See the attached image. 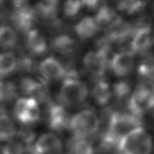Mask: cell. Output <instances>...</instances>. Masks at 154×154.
<instances>
[{"instance_id":"1","label":"cell","mask_w":154,"mask_h":154,"mask_svg":"<svg viewBox=\"0 0 154 154\" xmlns=\"http://www.w3.org/2000/svg\"><path fill=\"white\" fill-rule=\"evenodd\" d=\"M141 126V118L131 113L111 111L107 128L102 137L100 147L104 149L117 148L122 138Z\"/></svg>"},{"instance_id":"2","label":"cell","mask_w":154,"mask_h":154,"mask_svg":"<svg viewBox=\"0 0 154 154\" xmlns=\"http://www.w3.org/2000/svg\"><path fill=\"white\" fill-rule=\"evenodd\" d=\"M152 147L151 135L141 126L122 138L117 149L119 154H150Z\"/></svg>"},{"instance_id":"3","label":"cell","mask_w":154,"mask_h":154,"mask_svg":"<svg viewBox=\"0 0 154 154\" xmlns=\"http://www.w3.org/2000/svg\"><path fill=\"white\" fill-rule=\"evenodd\" d=\"M88 96V89L84 82L79 79H63L59 92L58 100L64 107H77L86 101Z\"/></svg>"},{"instance_id":"4","label":"cell","mask_w":154,"mask_h":154,"mask_svg":"<svg viewBox=\"0 0 154 154\" xmlns=\"http://www.w3.org/2000/svg\"><path fill=\"white\" fill-rule=\"evenodd\" d=\"M100 124L97 113L93 110L85 109L71 117L69 129L74 137L87 139L97 133Z\"/></svg>"},{"instance_id":"5","label":"cell","mask_w":154,"mask_h":154,"mask_svg":"<svg viewBox=\"0 0 154 154\" xmlns=\"http://www.w3.org/2000/svg\"><path fill=\"white\" fill-rule=\"evenodd\" d=\"M130 113L141 118L154 108V84L143 83L139 84L130 96L128 100Z\"/></svg>"},{"instance_id":"6","label":"cell","mask_w":154,"mask_h":154,"mask_svg":"<svg viewBox=\"0 0 154 154\" xmlns=\"http://www.w3.org/2000/svg\"><path fill=\"white\" fill-rule=\"evenodd\" d=\"M14 116L18 122L30 125L39 121L41 110L38 101L31 97H23L15 103Z\"/></svg>"},{"instance_id":"7","label":"cell","mask_w":154,"mask_h":154,"mask_svg":"<svg viewBox=\"0 0 154 154\" xmlns=\"http://www.w3.org/2000/svg\"><path fill=\"white\" fill-rule=\"evenodd\" d=\"M109 55L98 51L91 50L87 52L83 59V67L88 73L97 79L103 78L109 66Z\"/></svg>"},{"instance_id":"8","label":"cell","mask_w":154,"mask_h":154,"mask_svg":"<svg viewBox=\"0 0 154 154\" xmlns=\"http://www.w3.org/2000/svg\"><path fill=\"white\" fill-rule=\"evenodd\" d=\"M70 119L69 113L64 106L52 102L47 104L46 122L52 131L62 132L69 129Z\"/></svg>"},{"instance_id":"9","label":"cell","mask_w":154,"mask_h":154,"mask_svg":"<svg viewBox=\"0 0 154 154\" xmlns=\"http://www.w3.org/2000/svg\"><path fill=\"white\" fill-rule=\"evenodd\" d=\"M20 89L24 94L33 98L38 103L48 104L50 102L47 83L42 79L37 80L31 78H23L20 81Z\"/></svg>"},{"instance_id":"10","label":"cell","mask_w":154,"mask_h":154,"mask_svg":"<svg viewBox=\"0 0 154 154\" xmlns=\"http://www.w3.org/2000/svg\"><path fill=\"white\" fill-rule=\"evenodd\" d=\"M63 145L57 135L45 133L41 135L28 149L29 154H63Z\"/></svg>"},{"instance_id":"11","label":"cell","mask_w":154,"mask_h":154,"mask_svg":"<svg viewBox=\"0 0 154 154\" xmlns=\"http://www.w3.org/2000/svg\"><path fill=\"white\" fill-rule=\"evenodd\" d=\"M38 69L41 79L46 83L60 80L64 79L65 75L64 64L53 57L44 58L39 64Z\"/></svg>"},{"instance_id":"12","label":"cell","mask_w":154,"mask_h":154,"mask_svg":"<svg viewBox=\"0 0 154 154\" xmlns=\"http://www.w3.org/2000/svg\"><path fill=\"white\" fill-rule=\"evenodd\" d=\"M130 43V49L133 54H144L152 46V35L150 25L134 29Z\"/></svg>"},{"instance_id":"13","label":"cell","mask_w":154,"mask_h":154,"mask_svg":"<svg viewBox=\"0 0 154 154\" xmlns=\"http://www.w3.org/2000/svg\"><path fill=\"white\" fill-rule=\"evenodd\" d=\"M134 33V26L126 20L119 18L106 28L105 37L112 43H123Z\"/></svg>"},{"instance_id":"14","label":"cell","mask_w":154,"mask_h":154,"mask_svg":"<svg viewBox=\"0 0 154 154\" xmlns=\"http://www.w3.org/2000/svg\"><path fill=\"white\" fill-rule=\"evenodd\" d=\"M109 67L116 76L128 75L134 67V54L130 50L116 53L109 61Z\"/></svg>"},{"instance_id":"15","label":"cell","mask_w":154,"mask_h":154,"mask_svg":"<svg viewBox=\"0 0 154 154\" xmlns=\"http://www.w3.org/2000/svg\"><path fill=\"white\" fill-rule=\"evenodd\" d=\"M53 51L65 57H70L78 51V45L75 39L69 34H59L50 44Z\"/></svg>"},{"instance_id":"16","label":"cell","mask_w":154,"mask_h":154,"mask_svg":"<svg viewBox=\"0 0 154 154\" xmlns=\"http://www.w3.org/2000/svg\"><path fill=\"white\" fill-rule=\"evenodd\" d=\"M37 20L35 10L29 6L16 10L13 16V21L18 30L27 33L33 29Z\"/></svg>"},{"instance_id":"17","label":"cell","mask_w":154,"mask_h":154,"mask_svg":"<svg viewBox=\"0 0 154 154\" xmlns=\"http://www.w3.org/2000/svg\"><path fill=\"white\" fill-rule=\"evenodd\" d=\"M26 46L29 52L35 56H42L48 51V42L40 31L32 29L26 33Z\"/></svg>"},{"instance_id":"18","label":"cell","mask_w":154,"mask_h":154,"mask_svg":"<svg viewBox=\"0 0 154 154\" xmlns=\"http://www.w3.org/2000/svg\"><path fill=\"white\" fill-rule=\"evenodd\" d=\"M99 30L100 27L96 19L94 17L90 16L85 17L79 20L74 27L76 35L82 40H87L93 38Z\"/></svg>"},{"instance_id":"19","label":"cell","mask_w":154,"mask_h":154,"mask_svg":"<svg viewBox=\"0 0 154 154\" xmlns=\"http://www.w3.org/2000/svg\"><path fill=\"white\" fill-rule=\"evenodd\" d=\"M59 0H40L34 9L37 17L46 21L56 19L58 12Z\"/></svg>"},{"instance_id":"20","label":"cell","mask_w":154,"mask_h":154,"mask_svg":"<svg viewBox=\"0 0 154 154\" xmlns=\"http://www.w3.org/2000/svg\"><path fill=\"white\" fill-rule=\"evenodd\" d=\"M92 97L97 105H107L112 97V90L110 84L105 79H97L92 90Z\"/></svg>"},{"instance_id":"21","label":"cell","mask_w":154,"mask_h":154,"mask_svg":"<svg viewBox=\"0 0 154 154\" xmlns=\"http://www.w3.org/2000/svg\"><path fill=\"white\" fill-rule=\"evenodd\" d=\"M18 131L14 122L6 113L0 114V140L9 141L14 139Z\"/></svg>"},{"instance_id":"22","label":"cell","mask_w":154,"mask_h":154,"mask_svg":"<svg viewBox=\"0 0 154 154\" xmlns=\"http://www.w3.org/2000/svg\"><path fill=\"white\" fill-rule=\"evenodd\" d=\"M67 154H94V148L87 139L73 136L68 142Z\"/></svg>"},{"instance_id":"23","label":"cell","mask_w":154,"mask_h":154,"mask_svg":"<svg viewBox=\"0 0 154 154\" xmlns=\"http://www.w3.org/2000/svg\"><path fill=\"white\" fill-rule=\"evenodd\" d=\"M94 17L96 19L100 29L107 28L111 24L119 18L112 8L104 4L97 10L96 15Z\"/></svg>"},{"instance_id":"24","label":"cell","mask_w":154,"mask_h":154,"mask_svg":"<svg viewBox=\"0 0 154 154\" xmlns=\"http://www.w3.org/2000/svg\"><path fill=\"white\" fill-rule=\"evenodd\" d=\"M117 7L128 14H134L145 8L149 0H116Z\"/></svg>"},{"instance_id":"25","label":"cell","mask_w":154,"mask_h":154,"mask_svg":"<svg viewBox=\"0 0 154 154\" xmlns=\"http://www.w3.org/2000/svg\"><path fill=\"white\" fill-rule=\"evenodd\" d=\"M18 64L17 58L13 53L0 54V77H6L14 72Z\"/></svg>"},{"instance_id":"26","label":"cell","mask_w":154,"mask_h":154,"mask_svg":"<svg viewBox=\"0 0 154 154\" xmlns=\"http://www.w3.org/2000/svg\"><path fill=\"white\" fill-rule=\"evenodd\" d=\"M17 41V34L14 29L7 25L0 26V46L11 48L16 46Z\"/></svg>"},{"instance_id":"27","label":"cell","mask_w":154,"mask_h":154,"mask_svg":"<svg viewBox=\"0 0 154 154\" xmlns=\"http://www.w3.org/2000/svg\"><path fill=\"white\" fill-rule=\"evenodd\" d=\"M111 90L112 96L118 101H123L131 96V85L128 82L121 80L114 84Z\"/></svg>"},{"instance_id":"28","label":"cell","mask_w":154,"mask_h":154,"mask_svg":"<svg viewBox=\"0 0 154 154\" xmlns=\"http://www.w3.org/2000/svg\"><path fill=\"white\" fill-rule=\"evenodd\" d=\"M26 151L27 147L22 140L13 139L4 145L0 154H25Z\"/></svg>"},{"instance_id":"29","label":"cell","mask_w":154,"mask_h":154,"mask_svg":"<svg viewBox=\"0 0 154 154\" xmlns=\"http://www.w3.org/2000/svg\"><path fill=\"white\" fill-rule=\"evenodd\" d=\"M82 8L80 0H66L63 6V12L65 17L73 18L80 12Z\"/></svg>"},{"instance_id":"30","label":"cell","mask_w":154,"mask_h":154,"mask_svg":"<svg viewBox=\"0 0 154 154\" xmlns=\"http://www.w3.org/2000/svg\"><path fill=\"white\" fill-rule=\"evenodd\" d=\"M82 6L91 10H97L102 6L103 0H80Z\"/></svg>"},{"instance_id":"31","label":"cell","mask_w":154,"mask_h":154,"mask_svg":"<svg viewBox=\"0 0 154 154\" xmlns=\"http://www.w3.org/2000/svg\"><path fill=\"white\" fill-rule=\"evenodd\" d=\"M14 90L13 88L10 86H7L4 83L0 82V103L3 102L4 100L8 97L9 93L10 94H13Z\"/></svg>"},{"instance_id":"32","label":"cell","mask_w":154,"mask_h":154,"mask_svg":"<svg viewBox=\"0 0 154 154\" xmlns=\"http://www.w3.org/2000/svg\"><path fill=\"white\" fill-rule=\"evenodd\" d=\"M30 0H12L13 6L16 10L22 8L23 7L27 6Z\"/></svg>"},{"instance_id":"33","label":"cell","mask_w":154,"mask_h":154,"mask_svg":"<svg viewBox=\"0 0 154 154\" xmlns=\"http://www.w3.org/2000/svg\"><path fill=\"white\" fill-rule=\"evenodd\" d=\"M5 1V0H0V6L4 3V2Z\"/></svg>"},{"instance_id":"34","label":"cell","mask_w":154,"mask_h":154,"mask_svg":"<svg viewBox=\"0 0 154 154\" xmlns=\"http://www.w3.org/2000/svg\"><path fill=\"white\" fill-rule=\"evenodd\" d=\"M154 45V35L152 37V46Z\"/></svg>"}]
</instances>
